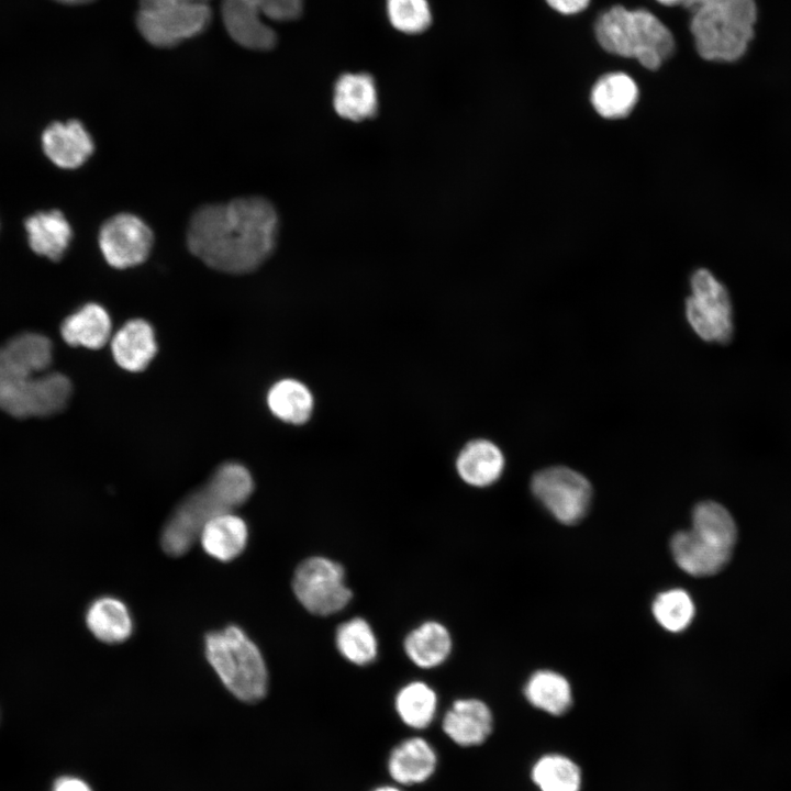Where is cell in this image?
I'll list each match as a JSON object with an SVG mask.
<instances>
[{"label": "cell", "mask_w": 791, "mask_h": 791, "mask_svg": "<svg viewBox=\"0 0 791 791\" xmlns=\"http://www.w3.org/2000/svg\"><path fill=\"white\" fill-rule=\"evenodd\" d=\"M209 4H171L136 15L141 35L156 47H170L202 33L210 24Z\"/></svg>", "instance_id": "obj_10"}, {"label": "cell", "mask_w": 791, "mask_h": 791, "mask_svg": "<svg viewBox=\"0 0 791 791\" xmlns=\"http://www.w3.org/2000/svg\"><path fill=\"white\" fill-rule=\"evenodd\" d=\"M692 531L708 543L727 550H732L737 539L733 516L714 501H703L695 505Z\"/></svg>", "instance_id": "obj_29"}, {"label": "cell", "mask_w": 791, "mask_h": 791, "mask_svg": "<svg viewBox=\"0 0 791 791\" xmlns=\"http://www.w3.org/2000/svg\"><path fill=\"white\" fill-rule=\"evenodd\" d=\"M292 590L307 611L321 616L342 611L353 595L342 565L323 556L309 557L298 565Z\"/></svg>", "instance_id": "obj_7"}, {"label": "cell", "mask_w": 791, "mask_h": 791, "mask_svg": "<svg viewBox=\"0 0 791 791\" xmlns=\"http://www.w3.org/2000/svg\"><path fill=\"white\" fill-rule=\"evenodd\" d=\"M333 107L343 119L361 122L377 115L379 108L375 79L366 73H346L334 85Z\"/></svg>", "instance_id": "obj_17"}, {"label": "cell", "mask_w": 791, "mask_h": 791, "mask_svg": "<svg viewBox=\"0 0 791 791\" xmlns=\"http://www.w3.org/2000/svg\"><path fill=\"white\" fill-rule=\"evenodd\" d=\"M438 698L435 690L423 681H411L396 694L394 710L399 720L409 728H427L436 717Z\"/></svg>", "instance_id": "obj_27"}, {"label": "cell", "mask_w": 791, "mask_h": 791, "mask_svg": "<svg viewBox=\"0 0 791 791\" xmlns=\"http://www.w3.org/2000/svg\"><path fill=\"white\" fill-rule=\"evenodd\" d=\"M52 343L25 333L0 347V409L14 417L46 416L62 411L71 396L70 380L43 374L52 363Z\"/></svg>", "instance_id": "obj_2"}, {"label": "cell", "mask_w": 791, "mask_h": 791, "mask_svg": "<svg viewBox=\"0 0 791 791\" xmlns=\"http://www.w3.org/2000/svg\"><path fill=\"white\" fill-rule=\"evenodd\" d=\"M670 550L676 564L695 577L717 573L728 564L732 555V550L708 543L692 530L676 533L670 541Z\"/></svg>", "instance_id": "obj_16"}, {"label": "cell", "mask_w": 791, "mask_h": 791, "mask_svg": "<svg viewBox=\"0 0 791 791\" xmlns=\"http://www.w3.org/2000/svg\"><path fill=\"white\" fill-rule=\"evenodd\" d=\"M115 363L124 370H144L157 353L155 332L143 319H133L122 325L111 339Z\"/></svg>", "instance_id": "obj_18"}, {"label": "cell", "mask_w": 791, "mask_h": 791, "mask_svg": "<svg viewBox=\"0 0 791 791\" xmlns=\"http://www.w3.org/2000/svg\"><path fill=\"white\" fill-rule=\"evenodd\" d=\"M31 248L52 260L59 259L71 238V227L62 212H38L26 220Z\"/></svg>", "instance_id": "obj_25"}, {"label": "cell", "mask_w": 791, "mask_h": 791, "mask_svg": "<svg viewBox=\"0 0 791 791\" xmlns=\"http://www.w3.org/2000/svg\"><path fill=\"white\" fill-rule=\"evenodd\" d=\"M387 13L392 26L406 34L422 33L432 22L426 0H387Z\"/></svg>", "instance_id": "obj_33"}, {"label": "cell", "mask_w": 791, "mask_h": 791, "mask_svg": "<svg viewBox=\"0 0 791 791\" xmlns=\"http://www.w3.org/2000/svg\"><path fill=\"white\" fill-rule=\"evenodd\" d=\"M154 234L137 215L118 213L108 219L99 232L100 250L107 263L126 269L144 263L153 247Z\"/></svg>", "instance_id": "obj_11"}, {"label": "cell", "mask_w": 791, "mask_h": 791, "mask_svg": "<svg viewBox=\"0 0 791 791\" xmlns=\"http://www.w3.org/2000/svg\"><path fill=\"white\" fill-rule=\"evenodd\" d=\"M691 296L686 301L687 320L706 342L727 343L733 334L732 304L726 288L706 269L691 277Z\"/></svg>", "instance_id": "obj_8"}, {"label": "cell", "mask_w": 791, "mask_h": 791, "mask_svg": "<svg viewBox=\"0 0 791 791\" xmlns=\"http://www.w3.org/2000/svg\"><path fill=\"white\" fill-rule=\"evenodd\" d=\"M335 645L342 657L356 666H367L378 656L377 636L371 625L359 616L339 624Z\"/></svg>", "instance_id": "obj_30"}, {"label": "cell", "mask_w": 791, "mask_h": 791, "mask_svg": "<svg viewBox=\"0 0 791 791\" xmlns=\"http://www.w3.org/2000/svg\"><path fill=\"white\" fill-rule=\"evenodd\" d=\"M263 15L274 21H292L303 11L304 0H256Z\"/></svg>", "instance_id": "obj_34"}, {"label": "cell", "mask_w": 791, "mask_h": 791, "mask_svg": "<svg viewBox=\"0 0 791 791\" xmlns=\"http://www.w3.org/2000/svg\"><path fill=\"white\" fill-rule=\"evenodd\" d=\"M502 450L486 438L469 441L459 450L456 470L460 479L472 487L484 488L497 482L504 469Z\"/></svg>", "instance_id": "obj_19"}, {"label": "cell", "mask_w": 791, "mask_h": 791, "mask_svg": "<svg viewBox=\"0 0 791 791\" xmlns=\"http://www.w3.org/2000/svg\"><path fill=\"white\" fill-rule=\"evenodd\" d=\"M594 34L604 51L635 58L650 70L659 68L676 47L668 26L645 9L614 5L597 19Z\"/></svg>", "instance_id": "obj_4"}, {"label": "cell", "mask_w": 791, "mask_h": 791, "mask_svg": "<svg viewBox=\"0 0 791 791\" xmlns=\"http://www.w3.org/2000/svg\"><path fill=\"white\" fill-rule=\"evenodd\" d=\"M533 782L542 791H579L581 771L577 764L561 755H546L532 768Z\"/></svg>", "instance_id": "obj_31"}, {"label": "cell", "mask_w": 791, "mask_h": 791, "mask_svg": "<svg viewBox=\"0 0 791 791\" xmlns=\"http://www.w3.org/2000/svg\"><path fill=\"white\" fill-rule=\"evenodd\" d=\"M438 768L436 748L422 736H411L396 744L388 754L386 769L391 782L403 788L420 786Z\"/></svg>", "instance_id": "obj_12"}, {"label": "cell", "mask_w": 791, "mask_h": 791, "mask_svg": "<svg viewBox=\"0 0 791 791\" xmlns=\"http://www.w3.org/2000/svg\"><path fill=\"white\" fill-rule=\"evenodd\" d=\"M694 604L682 589L659 593L653 603L656 621L667 631L678 633L686 630L693 620Z\"/></svg>", "instance_id": "obj_32"}, {"label": "cell", "mask_w": 791, "mask_h": 791, "mask_svg": "<svg viewBox=\"0 0 791 791\" xmlns=\"http://www.w3.org/2000/svg\"><path fill=\"white\" fill-rule=\"evenodd\" d=\"M267 405L280 421L301 425L307 423L314 409L311 390L301 381L285 378L275 382L267 393Z\"/></svg>", "instance_id": "obj_26"}, {"label": "cell", "mask_w": 791, "mask_h": 791, "mask_svg": "<svg viewBox=\"0 0 791 791\" xmlns=\"http://www.w3.org/2000/svg\"><path fill=\"white\" fill-rule=\"evenodd\" d=\"M403 647L415 666L430 669L446 661L453 648V639L445 625L426 621L405 636Z\"/></svg>", "instance_id": "obj_21"}, {"label": "cell", "mask_w": 791, "mask_h": 791, "mask_svg": "<svg viewBox=\"0 0 791 791\" xmlns=\"http://www.w3.org/2000/svg\"><path fill=\"white\" fill-rule=\"evenodd\" d=\"M591 103L606 119H620L631 113L638 99V87L628 75L616 71L600 77L591 90Z\"/></svg>", "instance_id": "obj_23"}, {"label": "cell", "mask_w": 791, "mask_h": 791, "mask_svg": "<svg viewBox=\"0 0 791 791\" xmlns=\"http://www.w3.org/2000/svg\"><path fill=\"white\" fill-rule=\"evenodd\" d=\"M55 1L65 3V4H83V3L91 2L93 0H55Z\"/></svg>", "instance_id": "obj_41"}, {"label": "cell", "mask_w": 791, "mask_h": 791, "mask_svg": "<svg viewBox=\"0 0 791 791\" xmlns=\"http://www.w3.org/2000/svg\"><path fill=\"white\" fill-rule=\"evenodd\" d=\"M204 654L223 684L237 699L254 703L266 695L265 660L256 644L238 626L208 633Z\"/></svg>", "instance_id": "obj_6"}, {"label": "cell", "mask_w": 791, "mask_h": 791, "mask_svg": "<svg viewBox=\"0 0 791 791\" xmlns=\"http://www.w3.org/2000/svg\"><path fill=\"white\" fill-rule=\"evenodd\" d=\"M42 142L47 157L67 169L81 166L94 149L90 134L76 120L53 123L44 131Z\"/></svg>", "instance_id": "obj_15"}, {"label": "cell", "mask_w": 791, "mask_h": 791, "mask_svg": "<svg viewBox=\"0 0 791 791\" xmlns=\"http://www.w3.org/2000/svg\"><path fill=\"white\" fill-rule=\"evenodd\" d=\"M546 2L561 14H576L584 10L590 0H546Z\"/></svg>", "instance_id": "obj_35"}, {"label": "cell", "mask_w": 791, "mask_h": 791, "mask_svg": "<svg viewBox=\"0 0 791 791\" xmlns=\"http://www.w3.org/2000/svg\"><path fill=\"white\" fill-rule=\"evenodd\" d=\"M86 624L97 639L107 644L123 643L133 632V621L126 605L108 595L90 603L86 612Z\"/></svg>", "instance_id": "obj_22"}, {"label": "cell", "mask_w": 791, "mask_h": 791, "mask_svg": "<svg viewBox=\"0 0 791 791\" xmlns=\"http://www.w3.org/2000/svg\"><path fill=\"white\" fill-rule=\"evenodd\" d=\"M210 0H140V10L151 11L171 4H209Z\"/></svg>", "instance_id": "obj_36"}, {"label": "cell", "mask_w": 791, "mask_h": 791, "mask_svg": "<svg viewBox=\"0 0 791 791\" xmlns=\"http://www.w3.org/2000/svg\"><path fill=\"white\" fill-rule=\"evenodd\" d=\"M261 16L256 0L222 1V18L229 35L246 48L268 51L276 45L277 35Z\"/></svg>", "instance_id": "obj_14"}, {"label": "cell", "mask_w": 791, "mask_h": 791, "mask_svg": "<svg viewBox=\"0 0 791 791\" xmlns=\"http://www.w3.org/2000/svg\"><path fill=\"white\" fill-rule=\"evenodd\" d=\"M691 11L690 31L702 58L732 63L746 54L757 21L755 0H716Z\"/></svg>", "instance_id": "obj_5"}, {"label": "cell", "mask_w": 791, "mask_h": 791, "mask_svg": "<svg viewBox=\"0 0 791 791\" xmlns=\"http://www.w3.org/2000/svg\"><path fill=\"white\" fill-rule=\"evenodd\" d=\"M253 490L252 475L244 465L236 461L220 465L203 486L186 495L171 512L161 531V548L174 557L186 554L209 520L233 512Z\"/></svg>", "instance_id": "obj_3"}, {"label": "cell", "mask_w": 791, "mask_h": 791, "mask_svg": "<svg viewBox=\"0 0 791 791\" xmlns=\"http://www.w3.org/2000/svg\"><path fill=\"white\" fill-rule=\"evenodd\" d=\"M370 791H405L403 787L393 782L380 784L371 789Z\"/></svg>", "instance_id": "obj_38"}, {"label": "cell", "mask_w": 791, "mask_h": 791, "mask_svg": "<svg viewBox=\"0 0 791 791\" xmlns=\"http://www.w3.org/2000/svg\"><path fill=\"white\" fill-rule=\"evenodd\" d=\"M53 791H91V789L78 778L63 777L55 782Z\"/></svg>", "instance_id": "obj_37"}, {"label": "cell", "mask_w": 791, "mask_h": 791, "mask_svg": "<svg viewBox=\"0 0 791 791\" xmlns=\"http://www.w3.org/2000/svg\"><path fill=\"white\" fill-rule=\"evenodd\" d=\"M535 498L559 522L572 525L580 522L590 508L592 487L580 472L554 466L537 471L531 481Z\"/></svg>", "instance_id": "obj_9"}, {"label": "cell", "mask_w": 791, "mask_h": 791, "mask_svg": "<svg viewBox=\"0 0 791 791\" xmlns=\"http://www.w3.org/2000/svg\"><path fill=\"white\" fill-rule=\"evenodd\" d=\"M524 694L532 705L553 715L566 713L572 704L569 682L550 670L532 675L525 684Z\"/></svg>", "instance_id": "obj_28"}, {"label": "cell", "mask_w": 791, "mask_h": 791, "mask_svg": "<svg viewBox=\"0 0 791 791\" xmlns=\"http://www.w3.org/2000/svg\"><path fill=\"white\" fill-rule=\"evenodd\" d=\"M657 2L664 4V5H676V4H684L687 0H656Z\"/></svg>", "instance_id": "obj_40"}, {"label": "cell", "mask_w": 791, "mask_h": 791, "mask_svg": "<svg viewBox=\"0 0 791 791\" xmlns=\"http://www.w3.org/2000/svg\"><path fill=\"white\" fill-rule=\"evenodd\" d=\"M278 227V214L268 200L236 198L196 210L188 224L187 245L214 270L248 274L271 256Z\"/></svg>", "instance_id": "obj_1"}, {"label": "cell", "mask_w": 791, "mask_h": 791, "mask_svg": "<svg viewBox=\"0 0 791 791\" xmlns=\"http://www.w3.org/2000/svg\"><path fill=\"white\" fill-rule=\"evenodd\" d=\"M712 1H716V0H687L686 3H684V5H686L687 8H689L690 10H692V9H694L695 7H699V5H701V4H704V3H708V2H712Z\"/></svg>", "instance_id": "obj_39"}, {"label": "cell", "mask_w": 791, "mask_h": 791, "mask_svg": "<svg viewBox=\"0 0 791 791\" xmlns=\"http://www.w3.org/2000/svg\"><path fill=\"white\" fill-rule=\"evenodd\" d=\"M111 331L109 313L97 303L83 305L69 315L62 325V335L67 344L90 349L103 347L110 339Z\"/></svg>", "instance_id": "obj_24"}, {"label": "cell", "mask_w": 791, "mask_h": 791, "mask_svg": "<svg viewBox=\"0 0 791 791\" xmlns=\"http://www.w3.org/2000/svg\"><path fill=\"white\" fill-rule=\"evenodd\" d=\"M247 537L246 523L233 512L209 520L199 536L205 553L221 561L236 558L245 549Z\"/></svg>", "instance_id": "obj_20"}, {"label": "cell", "mask_w": 791, "mask_h": 791, "mask_svg": "<svg viewBox=\"0 0 791 791\" xmlns=\"http://www.w3.org/2000/svg\"><path fill=\"white\" fill-rule=\"evenodd\" d=\"M493 729L490 708L481 700L463 698L453 702L442 718V731L456 746L471 748L482 745Z\"/></svg>", "instance_id": "obj_13"}]
</instances>
